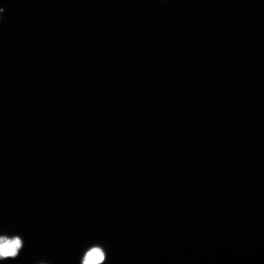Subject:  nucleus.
Segmentation results:
<instances>
[{
  "mask_svg": "<svg viewBox=\"0 0 264 264\" xmlns=\"http://www.w3.org/2000/svg\"><path fill=\"white\" fill-rule=\"evenodd\" d=\"M22 241L18 237L8 239L0 237V259L16 257L22 246Z\"/></svg>",
  "mask_w": 264,
  "mask_h": 264,
  "instance_id": "obj_1",
  "label": "nucleus"
},
{
  "mask_svg": "<svg viewBox=\"0 0 264 264\" xmlns=\"http://www.w3.org/2000/svg\"><path fill=\"white\" fill-rule=\"evenodd\" d=\"M104 259V255L99 248H94L89 250L85 256L84 263L86 264H97L102 263Z\"/></svg>",
  "mask_w": 264,
  "mask_h": 264,
  "instance_id": "obj_2",
  "label": "nucleus"
}]
</instances>
